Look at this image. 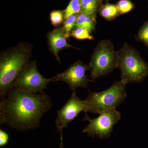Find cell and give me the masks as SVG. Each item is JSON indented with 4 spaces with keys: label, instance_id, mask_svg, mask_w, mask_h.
Segmentation results:
<instances>
[{
    "label": "cell",
    "instance_id": "7a4b0ae2",
    "mask_svg": "<svg viewBox=\"0 0 148 148\" xmlns=\"http://www.w3.org/2000/svg\"><path fill=\"white\" fill-rule=\"evenodd\" d=\"M33 47L28 42H21L4 51L0 56V96L3 98L21 71L29 62Z\"/></svg>",
    "mask_w": 148,
    "mask_h": 148
},
{
    "label": "cell",
    "instance_id": "6da1fadb",
    "mask_svg": "<svg viewBox=\"0 0 148 148\" xmlns=\"http://www.w3.org/2000/svg\"><path fill=\"white\" fill-rule=\"evenodd\" d=\"M52 107L51 99L44 91L34 93L11 88L1 99L0 123L21 131L36 129Z\"/></svg>",
    "mask_w": 148,
    "mask_h": 148
},
{
    "label": "cell",
    "instance_id": "5bb4252c",
    "mask_svg": "<svg viewBox=\"0 0 148 148\" xmlns=\"http://www.w3.org/2000/svg\"><path fill=\"white\" fill-rule=\"evenodd\" d=\"M81 11V0H71L69 5L64 11V20L73 14Z\"/></svg>",
    "mask_w": 148,
    "mask_h": 148
},
{
    "label": "cell",
    "instance_id": "8fae6325",
    "mask_svg": "<svg viewBox=\"0 0 148 148\" xmlns=\"http://www.w3.org/2000/svg\"><path fill=\"white\" fill-rule=\"evenodd\" d=\"M96 15H91L84 12L78 14L75 28L81 27L87 30L92 34L95 30Z\"/></svg>",
    "mask_w": 148,
    "mask_h": 148
},
{
    "label": "cell",
    "instance_id": "7402d4cb",
    "mask_svg": "<svg viewBox=\"0 0 148 148\" xmlns=\"http://www.w3.org/2000/svg\"><path fill=\"white\" fill-rule=\"evenodd\" d=\"M103 1H108V0H103Z\"/></svg>",
    "mask_w": 148,
    "mask_h": 148
},
{
    "label": "cell",
    "instance_id": "d6986e66",
    "mask_svg": "<svg viewBox=\"0 0 148 148\" xmlns=\"http://www.w3.org/2000/svg\"><path fill=\"white\" fill-rule=\"evenodd\" d=\"M50 19L51 24L53 27H59L64 21V11H53L51 12Z\"/></svg>",
    "mask_w": 148,
    "mask_h": 148
},
{
    "label": "cell",
    "instance_id": "e0dca14e",
    "mask_svg": "<svg viewBox=\"0 0 148 148\" xmlns=\"http://www.w3.org/2000/svg\"><path fill=\"white\" fill-rule=\"evenodd\" d=\"M135 39L138 41L143 42L148 48V20L145 21L139 30Z\"/></svg>",
    "mask_w": 148,
    "mask_h": 148
},
{
    "label": "cell",
    "instance_id": "ba28073f",
    "mask_svg": "<svg viewBox=\"0 0 148 148\" xmlns=\"http://www.w3.org/2000/svg\"><path fill=\"white\" fill-rule=\"evenodd\" d=\"M90 70L89 64H84L81 61H78L72 64L64 72L52 77V82L62 81L69 86L73 92L77 88L88 89L90 82H95L94 80L88 78L86 72Z\"/></svg>",
    "mask_w": 148,
    "mask_h": 148
},
{
    "label": "cell",
    "instance_id": "ffe728a7",
    "mask_svg": "<svg viewBox=\"0 0 148 148\" xmlns=\"http://www.w3.org/2000/svg\"><path fill=\"white\" fill-rule=\"evenodd\" d=\"M9 140L8 134L5 131L0 129V147H4L8 143Z\"/></svg>",
    "mask_w": 148,
    "mask_h": 148
},
{
    "label": "cell",
    "instance_id": "7c38bea8",
    "mask_svg": "<svg viewBox=\"0 0 148 148\" xmlns=\"http://www.w3.org/2000/svg\"><path fill=\"white\" fill-rule=\"evenodd\" d=\"M98 11L100 15L108 21L114 20L120 15L116 5L110 3L102 5Z\"/></svg>",
    "mask_w": 148,
    "mask_h": 148
},
{
    "label": "cell",
    "instance_id": "5b68a950",
    "mask_svg": "<svg viewBox=\"0 0 148 148\" xmlns=\"http://www.w3.org/2000/svg\"><path fill=\"white\" fill-rule=\"evenodd\" d=\"M118 52L109 40L98 43L91 57L90 63V79L95 80L108 75L116 69Z\"/></svg>",
    "mask_w": 148,
    "mask_h": 148
},
{
    "label": "cell",
    "instance_id": "9a60e30c",
    "mask_svg": "<svg viewBox=\"0 0 148 148\" xmlns=\"http://www.w3.org/2000/svg\"><path fill=\"white\" fill-rule=\"evenodd\" d=\"M79 14V13H78ZM78 14H73L64 20L62 26L67 39L71 37V33L75 25Z\"/></svg>",
    "mask_w": 148,
    "mask_h": 148
},
{
    "label": "cell",
    "instance_id": "3957f363",
    "mask_svg": "<svg viewBox=\"0 0 148 148\" xmlns=\"http://www.w3.org/2000/svg\"><path fill=\"white\" fill-rule=\"evenodd\" d=\"M117 52V68L120 70L121 81L126 84L142 82L148 76V63L137 49L126 43Z\"/></svg>",
    "mask_w": 148,
    "mask_h": 148
},
{
    "label": "cell",
    "instance_id": "277c9868",
    "mask_svg": "<svg viewBox=\"0 0 148 148\" xmlns=\"http://www.w3.org/2000/svg\"><path fill=\"white\" fill-rule=\"evenodd\" d=\"M126 85L120 81L114 82L109 88L101 92L89 91L86 99L89 106L88 112L99 114L116 109L127 98Z\"/></svg>",
    "mask_w": 148,
    "mask_h": 148
},
{
    "label": "cell",
    "instance_id": "8992f818",
    "mask_svg": "<svg viewBox=\"0 0 148 148\" xmlns=\"http://www.w3.org/2000/svg\"><path fill=\"white\" fill-rule=\"evenodd\" d=\"M52 82V78H46L37 69L36 60L29 61L14 82L11 88L37 93L44 92L47 84Z\"/></svg>",
    "mask_w": 148,
    "mask_h": 148
},
{
    "label": "cell",
    "instance_id": "52a82bcc",
    "mask_svg": "<svg viewBox=\"0 0 148 148\" xmlns=\"http://www.w3.org/2000/svg\"><path fill=\"white\" fill-rule=\"evenodd\" d=\"M121 119V114L116 109L105 111L94 119H91L86 113L83 120L88 121L89 123L84 128L82 132L93 138H108L112 132L114 125Z\"/></svg>",
    "mask_w": 148,
    "mask_h": 148
},
{
    "label": "cell",
    "instance_id": "2e32d148",
    "mask_svg": "<svg viewBox=\"0 0 148 148\" xmlns=\"http://www.w3.org/2000/svg\"><path fill=\"white\" fill-rule=\"evenodd\" d=\"M89 31L86 29L78 27L75 28L71 33V36L78 40H94V37Z\"/></svg>",
    "mask_w": 148,
    "mask_h": 148
},
{
    "label": "cell",
    "instance_id": "4fadbf2b",
    "mask_svg": "<svg viewBox=\"0 0 148 148\" xmlns=\"http://www.w3.org/2000/svg\"><path fill=\"white\" fill-rule=\"evenodd\" d=\"M103 0H81V11L91 15H96Z\"/></svg>",
    "mask_w": 148,
    "mask_h": 148
},
{
    "label": "cell",
    "instance_id": "30bf717a",
    "mask_svg": "<svg viewBox=\"0 0 148 148\" xmlns=\"http://www.w3.org/2000/svg\"><path fill=\"white\" fill-rule=\"evenodd\" d=\"M47 37L49 50L59 63L61 62V59L58 56L59 51L71 47L77 49V48L68 43L62 27H58L48 32Z\"/></svg>",
    "mask_w": 148,
    "mask_h": 148
},
{
    "label": "cell",
    "instance_id": "ac0fdd59",
    "mask_svg": "<svg viewBox=\"0 0 148 148\" xmlns=\"http://www.w3.org/2000/svg\"><path fill=\"white\" fill-rule=\"evenodd\" d=\"M119 15L129 12L134 8L135 5L130 0H120L116 3Z\"/></svg>",
    "mask_w": 148,
    "mask_h": 148
},
{
    "label": "cell",
    "instance_id": "9c48e42d",
    "mask_svg": "<svg viewBox=\"0 0 148 148\" xmlns=\"http://www.w3.org/2000/svg\"><path fill=\"white\" fill-rule=\"evenodd\" d=\"M88 110L89 106L86 100H81L76 94L75 91L73 92L68 102L57 112L58 116L56 123L58 132L62 133L63 129L68 127V124L81 112L87 113Z\"/></svg>",
    "mask_w": 148,
    "mask_h": 148
},
{
    "label": "cell",
    "instance_id": "44dd1931",
    "mask_svg": "<svg viewBox=\"0 0 148 148\" xmlns=\"http://www.w3.org/2000/svg\"><path fill=\"white\" fill-rule=\"evenodd\" d=\"M60 134H61V143H60V146L58 148H65L64 146V143H63L62 133H61Z\"/></svg>",
    "mask_w": 148,
    "mask_h": 148
}]
</instances>
